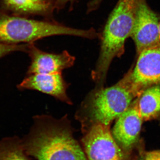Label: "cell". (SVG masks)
Wrapping results in <instances>:
<instances>
[{"instance_id": "52a82bcc", "label": "cell", "mask_w": 160, "mask_h": 160, "mask_svg": "<svg viewBox=\"0 0 160 160\" xmlns=\"http://www.w3.org/2000/svg\"><path fill=\"white\" fill-rule=\"evenodd\" d=\"M159 22L157 15L146 0H138L131 36L138 54L145 49L160 44Z\"/></svg>"}, {"instance_id": "5bb4252c", "label": "cell", "mask_w": 160, "mask_h": 160, "mask_svg": "<svg viewBox=\"0 0 160 160\" xmlns=\"http://www.w3.org/2000/svg\"><path fill=\"white\" fill-rule=\"evenodd\" d=\"M28 44L9 45L0 43V58L6 55L15 51H22L26 52Z\"/></svg>"}, {"instance_id": "9a60e30c", "label": "cell", "mask_w": 160, "mask_h": 160, "mask_svg": "<svg viewBox=\"0 0 160 160\" xmlns=\"http://www.w3.org/2000/svg\"><path fill=\"white\" fill-rule=\"evenodd\" d=\"M77 0H56L55 9L57 11H60L64 9L66 5H70V10H71L72 6Z\"/></svg>"}, {"instance_id": "8fae6325", "label": "cell", "mask_w": 160, "mask_h": 160, "mask_svg": "<svg viewBox=\"0 0 160 160\" xmlns=\"http://www.w3.org/2000/svg\"><path fill=\"white\" fill-rule=\"evenodd\" d=\"M56 0H0V10L24 17L38 16L49 21L53 17Z\"/></svg>"}, {"instance_id": "7a4b0ae2", "label": "cell", "mask_w": 160, "mask_h": 160, "mask_svg": "<svg viewBox=\"0 0 160 160\" xmlns=\"http://www.w3.org/2000/svg\"><path fill=\"white\" fill-rule=\"evenodd\" d=\"M138 0H119L100 33L99 55L91 78L96 88L104 87L112 62L125 52L126 40L131 36Z\"/></svg>"}, {"instance_id": "30bf717a", "label": "cell", "mask_w": 160, "mask_h": 160, "mask_svg": "<svg viewBox=\"0 0 160 160\" xmlns=\"http://www.w3.org/2000/svg\"><path fill=\"white\" fill-rule=\"evenodd\" d=\"M68 86L62 73H35L27 75L18 88L38 90L71 105L72 102L66 92Z\"/></svg>"}, {"instance_id": "d6986e66", "label": "cell", "mask_w": 160, "mask_h": 160, "mask_svg": "<svg viewBox=\"0 0 160 160\" xmlns=\"http://www.w3.org/2000/svg\"><path fill=\"white\" fill-rule=\"evenodd\" d=\"M159 34H160V21L159 22Z\"/></svg>"}, {"instance_id": "3957f363", "label": "cell", "mask_w": 160, "mask_h": 160, "mask_svg": "<svg viewBox=\"0 0 160 160\" xmlns=\"http://www.w3.org/2000/svg\"><path fill=\"white\" fill-rule=\"evenodd\" d=\"M135 98L122 80L111 87L94 88L81 103L75 117L84 133L98 124L110 126L129 108Z\"/></svg>"}, {"instance_id": "6da1fadb", "label": "cell", "mask_w": 160, "mask_h": 160, "mask_svg": "<svg viewBox=\"0 0 160 160\" xmlns=\"http://www.w3.org/2000/svg\"><path fill=\"white\" fill-rule=\"evenodd\" d=\"M22 143L26 154L36 160H87L73 137L67 115L59 119L46 115L35 117L31 131Z\"/></svg>"}, {"instance_id": "ac0fdd59", "label": "cell", "mask_w": 160, "mask_h": 160, "mask_svg": "<svg viewBox=\"0 0 160 160\" xmlns=\"http://www.w3.org/2000/svg\"><path fill=\"white\" fill-rule=\"evenodd\" d=\"M134 160H144L143 158V154H141L139 157H138L137 158L135 159Z\"/></svg>"}, {"instance_id": "ba28073f", "label": "cell", "mask_w": 160, "mask_h": 160, "mask_svg": "<svg viewBox=\"0 0 160 160\" xmlns=\"http://www.w3.org/2000/svg\"><path fill=\"white\" fill-rule=\"evenodd\" d=\"M143 121L136 101L117 119L112 134L120 148L128 155L138 141Z\"/></svg>"}, {"instance_id": "e0dca14e", "label": "cell", "mask_w": 160, "mask_h": 160, "mask_svg": "<svg viewBox=\"0 0 160 160\" xmlns=\"http://www.w3.org/2000/svg\"><path fill=\"white\" fill-rule=\"evenodd\" d=\"M102 1L103 0H91L89 1L87 4V13H90L98 9Z\"/></svg>"}, {"instance_id": "5b68a950", "label": "cell", "mask_w": 160, "mask_h": 160, "mask_svg": "<svg viewBox=\"0 0 160 160\" xmlns=\"http://www.w3.org/2000/svg\"><path fill=\"white\" fill-rule=\"evenodd\" d=\"M136 66L122 80L135 97L146 88L160 85V44L139 53Z\"/></svg>"}, {"instance_id": "7c38bea8", "label": "cell", "mask_w": 160, "mask_h": 160, "mask_svg": "<svg viewBox=\"0 0 160 160\" xmlns=\"http://www.w3.org/2000/svg\"><path fill=\"white\" fill-rule=\"evenodd\" d=\"M136 100L138 110L143 121H148L160 115V85L143 90Z\"/></svg>"}, {"instance_id": "2e32d148", "label": "cell", "mask_w": 160, "mask_h": 160, "mask_svg": "<svg viewBox=\"0 0 160 160\" xmlns=\"http://www.w3.org/2000/svg\"><path fill=\"white\" fill-rule=\"evenodd\" d=\"M142 154L144 160H160V150L147 152Z\"/></svg>"}, {"instance_id": "9c48e42d", "label": "cell", "mask_w": 160, "mask_h": 160, "mask_svg": "<svg viewBox=\"0 0 160 160\" xmlns=\"http://www.w3.org/2000/svg\"><path fill=\"white\" fill-rule=\"evenodd\" d=\"M26 52L31 60L27 75L62 73L73 66L75 61V58L66 50L59 54L48 53L38 48L34 43H29Z\"/></svg>"}, {"instance_id": "4fadbf2b", "label": "cell", "mask_w": 160, "mask_h": 160, "mask_svg": "<svg viewBox=\"0 0 160 160\" xmlns=\"http://www.w3.org/2000/svg\"><path fill=\"white\" fill-rule=\"evenodd\" d=\"M26 154L22 140L18 137L0 140V160H29Z\"/></svg>"}, {"instance_id": "8992f818", "label": "cell", "mask_w": 160, "mask_h": 160, "mask_svg": "<svg viewBox=\"0 0 160 160\" xmlns=\"http://www.w3.org/2000/svg\"><path fill=\"white\" fill-rule=\"evenodd\" d=\"M85 134L82 141L87 160H128V155L112 136L110 126L94 125Z\"/></svg>"}, {"instance_id": "277c9868", "label": "cell", "mask_w": 160, "mask_h": 160, "mask_svg": "<svg viewBox=\"0 0 160 160\" xmlns=\"http://www.w3.org/2000/svg\"><path fill=\"white\" fill-rule=\"evenodd\" d=\"M67 35L93 40L99 33L94 28H72L56 21H38L9 14L0 10V43L18 45L34 43L43 38Z\"/></svg>"}]
</instances>
